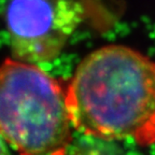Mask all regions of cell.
I'll list each match as a JSON object with an SVG mask.
<instances>
[{
  "instance_id": "obj_2",
  "label": "cell",
  "mask_w": 155,
  "mask_h": 155,
  "mask_svg": "<svg viewBox=\"0 0 155 155\" xmlns=\"http://www.w3.org/2000/svg\"><path fill=\"white\" fill-rule=\"evenodd\" d=\"M66 88L36 64H0V134L20 155H68L72 139Z\"/></svg>"
},
{
  "instance_id": "obj_4",
  "label": "cell",
  "mask_w": 155,
  "mask_h": 155,
  "mask_svg": "<svg viewBox=\"0 0 155 155\" xmlns=\"http://www.w3.org/2000/svg\"><path fill=\"white\" fill-rule=\"evenodd\" d=\"M5 142L7 141L1 136V134H0V155H12Z\"/></svg>"
},
{
  "instance_id": "obj_1",
  "label": "cell",
  "mask_w": 155,
  "mask_h": 155,
  "mask_svg": "<svg viewBox=\"0 0 155 155\" xmlns=\"http://www.w3.org/2000/svg\"><path fill=\"white\" fill-rule=\"evenodd\" d=\"M74 129L107 141L155 144V62L123 45L99 48L66 87Z\"/></svg>"
},
{
  "instance_id": "obj_3",
  "label": "cell",
  "mask_w": 155,
  "mask_h": 155,
  "mask_svg": "<svg viewBox=\"0 0 155 155\" xmlns=\"http://www.w3.org/2000/svg\"><path fill=\"white\" fill-rule=\"evenodd\" d=\"M83 17L77 0H9L5 19L12 57L31 64L56 59Z\"/></svg>"
}]
</instances>
